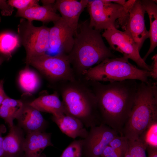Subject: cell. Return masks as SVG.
<instances>
[{
    "label": "cell",
    "mask_w": 157,
    "mask_h": 157,
    "mask_svg": "<svg viewBox=\"0 0 157 157\" xmlns=\"http://www.w3.org/2000/svg\"><path fill=\"white\" fill-rule=\"evenodd\" d=\"M6 60H8L6 57L1 55H0V66L2 63Z\"/></svg>",
    "instance_id": "8d00e7d4"
},
{
    "label": "cell",
    "mask_w": 157,
    "mask_h": 157,
    "mask_svg": "<svg viewBox=\"0 0 157 157\" xmlns=\"http://www.w3.org/2000/svg\"><path fill=\"white\" fill-rule=\"evenodd\" d=\"M1 17H0V22H1Z\"/></svg>",
    "instance_id": "f35d334b"
},
{
    "label": "cell",
    "mask_w": 157,
    "mask_h": 157,
    "mask_svg": "<svg viewBox=\"0 0 157 157\" xmlns=\"http://www.w3.org/2000/svg\"><path fill=\"white\" fill-rule=\"evenodd\" d=\"M3 81H0V106L4 100L8 97L5 93L3 87Z\"/></svg>",
    "instance_id": "836d02e7"
},
{
    "label": "cell",
    "mask_w": 157,
    "mask_h": 157,
    "mask_svg": "<svg viewBox=\"0 0 157 157\" xmlns=\"http://www.w3.org/2000/svg\"><path fill=\"white\" fill-rule=\"evenodd\" d=\"M156 122L157 82L151 80L141 81L138 83L133 104L121 135L128 140H135L146 129Z\"/></svg>",
    "instance_id": "277c9868"
},
{
    "label": "cell",
    "mask_w": 157,
    "mask_h": 157,
    "mask_svg": "<svg viewBox=\"0 0 157 157\" xmlns=\"http://www.w3.org/2000/svg\"><path fill=\"white\" fill-rule=\"evenodd\" d=\"M101 157H123L109 145L104 149Z\"/></svg>",
    "instance_id": "4dcf8cb0"
},
{
    "label": "cell",
    "mask_w": 157,
    "mask_h": 157,
    "mask_svg": "<svg viewBox=\"0 0 157 157\" xmlns=\"http://www.w3.org/2000/svg\"><path fill=\"white\" fill-rule=\"evenodd\" d=\"M0 10L3 15L10 16L12 14L14 9L6 0H0Z\"/></svg>",
    "instance_id": "f1b7e54d"
},
{
    "label": "cell",
    "mask_w": 157,
    "mask_h": 157,
    "mask_svg": "<svg viewBox=\"0 0 157 157\" xmlns=\"http://www.w3.org/2000/svg\"><path fill=\"white\" fill-rule=\"evenodd\" d=\"M109 145L124 157L127 149L128 140L123 135H118L111 141Z\"/></svg>",
    "instance_id": "4316f807"
},
{
    "label": "cell",
    "mask_w": 157,
    "mask_h": 157,
    "mask_svg": "<svg viewBox=\"0 0 157 157\" xmlns=\"http://www.w3.org/2000/svg\"><path fill=\"white\" fill-rule=\"evenodd\" d=\"M146 13L141 0H136L129 10L124 31L132 39L140 50L149 32L146 27L144 14Z\"/></svg>",
    "instance_id": "8fae6325"
},
{
    "label": "cell",
    "mask_w": 157,
    "mask_h": 157,
    "mask_svg": "<svg viewBox=\"0 0 157 157\" xmlns=\"http://www.w3.org/2000/svg\"><path fill=\"white\" fill-rule=\"evenodd\" d=\"M38 0H9L8 3L17 10H22L39 5Z\"/></svg>",
    "instance_id": "83f0119b"
},
{
    "label": "cell",
    "mask_w": 157,
    "mask_h": 157,
    "mask_svg": "<svg viewBox=\"0 0 157 157\" xmlns=\"http://www.w3.org/2000/svg\"><path fill=\"white\" fill-rule=\"evenodd\" d=\"M135 1L128 0L122 6L107 0H89L86 7L90 16V26L100 31L116 28L117 20V25L124 31L129 10Z\"/></svg>",
    "instance_id": "8992f818"
},
{
    "label": "cell",
    "mask_w": 157,
    "mask_h": 157,
    "mask_svg": "<svg viewBox=\"0 0 157 157\" xmlns=\"http://www.w3.org/2000/svg\"><path fill=\"white\" fill-rule=\"evenodd\" d=\"M20 44L17 34L10 31L0 33V55L3 56L9 59Z\"/></svg>",
    "instance_id": "603a6c76"
},
{
    "label": "cell",
    "mask_w": 157,
    "mask_h": 157,
    "mask_svg": "<svg viewBox=\"0 0 157 157\" xmlns=\"http://www.w3.org/2000/svg\"><path fill=\"white\" fill-rule=\"evenodd\" d=\"M57 10L55 3L48 5L34 6L22 10H17L15 17H21L28 21H41L43 24L53 22L61 18L56 13Z\"/></svg>",
    "instance_id": "9a60e30c"
},
{
    "label": "cell",
    "mask_w": 157,
    "mask_h": 157,
    "mask_svg": "<svg viewBox=\"0 0 157 157\" xmlns=\"http://www.w3.org/2000/svg\"><path fill=\"white\" fill-rule=\"evenodd\" d=\"M82 140H75L65 149L60 157H82Z\"/></svg>",
    "instance_id": "484cf974"
},
{
    "label": "cell",
    "mask_w": 157,
    "mask_h": 157,
    "mask_svg": "<svg viewBox=\"0 0 157 157\" xmlns=\"http://www.w3.org/2000/svg\"><path fill=\"white\" fill-rule=\"evenodd\" d=\"M89 0H57L55 5L62 19L70 28L76 31L80 16L86 7Z\"/></svg>",
    "instance_id": "4fadbf2b"
},
{
    "label": "cell",
    "mask_w": 157,
    "mask_h": 157,
    "mask_svg": "<svg viewBox=\"0 0 157 157\" xmlns=\"http://www.w3.org/2000/svg\"><path fill=\"white\" fill-rule=\"evenodd\" d=\"M74 39L72 48L67 55L76 78H83L94 65L115 57L106 45L100 31L90 27L88 20L78 24Z\"/></svg>",
    "instance_id": "7a4b0ae2"
},
{
    "label": "cell",
    "mask_w": 157,
    "mask_h": 157,
    "mask_svg": "<svg viewBox=\"0 0 157 157\" xmlns=\"http://www.w3.org/2000/svg\"><path fill=\"white\" fill-rule=\"evenodd\" d=\"M82 140V155L85 157H100L110 142L119 133L108 126L101 123L90 128Z\"/></svg>",
    "instance_id": "30bf717a"
},
{
    "label": "cell",
    "mask_w": 157,
    "mask_h": 157,
    "mask_svg": "<svg viewBox=\"0 0 157 157\" xmlns=\"http://www.w3.org/2000/svg\"><path fill=\"white\" fill-rule=\"evenodd\" d=\"M54 0H42L41 2L43 5H48L54 4L56 2Z\"/></svg>",
    "instance_id": "e575fe53"
},
{
    "label": "cell",
    "mask_w": 157,
    "mask_h": 157,
    "mask_svg": "<svg viewBox=\"0 0 157 157\" xmlns=\"http://www.w3.org/2000/svg\"><path fill=\"white\" fill-rule=\"evenodd\" d=\"M51 119L61 131L69 137L74 139L77 137L83 139L88 134V131L82 122L74 117L63 114L52 115Z\"/></svg>",
    "instance_id": "e0dca14e"
},
{
    "label": "cell",
    "mask_w": 157,
    "mask_h": 157,
    "mask_svg": "<svg viewBox=\"0 0 157 157\" xmlns=\"http://www.w3.org/2000/svg\"><path fill=\"white\" fill-rule=\"evenodd\" d=\"M24 104L20 100L11 98L8 96L0 106V117L9 127L14 125L13 121L17 119L23 108Z\"/></svg>",
    "instance_id": "44dd1931"
},
{
    "label": "cell",
    "mask_w": 157,
    "mask_h": 157,
    "mask_svg": "<svg viewBox=\"0 0 157 157\" xmlns=\"http://www.w3.org/2000/svg\"><path fill=\"white\" fill-rule=\"evenodd\" d=\"M123 56L106 58L87 70L83 78L87 81L100 82L130 79L147 82L150 76L149 71L138 68Z\"/></svg>",
    "instance_id": "5b68a950"
},
{
    "label": "cell",
    "mask_w": 157,
    "mask_h": 157,
    "mask_svg": "<svg viewBox=\"0 0 157 157\" xmlns=\"http://www.w3.org/2000/svg\"><path fill=\"white\" fill-rule=\"evenodd\" d=\"M53 23V26L49 29L48 51L67 55L72 48L76 31L69 26L61 18Z\"/></svg>",
    "instance_id": "7c38bea8"
},
{
    "label": "cell",
    "mask_w": 157,
    "mask_h": 157,
    "mask_svg": "<svg viewBox=\"0 0 157 157\" xmlns=\"http://www.w3.org/2000/svg\"><path fill=\"white\" fill-rule=\"evenodd\" d=\"M147 147L139 139L134 141L128 140L127 149L124 157H146Z\"/></svg>",
    "instance_id": "cb8c5ba5"
},
{
    "label": "cell",
    "mask_w": 157,
    "mask_h": 157,
    "mask_svg": "<svg viewBox=\"0 0 157 157\" xmlns=\"http://www.w3.org/2000/svg\"><path fill=\"white\" fill-rule=\"evenodd\" d=\"M31 65L50 81L55 83L76 78L67 55L59 53L54 56L46 53L33 58Z\"/></svg>",
    "instance_id": "ba28073f"
},
{
    "label": "cell",
    "mask_w": 157,
    "mask_h": 157,
    "mask_svg": "<svg viewBox=\"0 0 157 157\" xmlns=\"http://www.w3.org/2000/svg\"><path fill=\"white\" fill-rule=\"evenodd\" d=\"M141 1L148 15L150 22L149 32L150 44L148 51L142 58L145 61L157 46V5L156 1L143 0Z\"/></svg>",
    "instance_id": "ffe728a7"
},
{
    "label": "cell",
    "mask_w": 157,
    "mask_h": 157,
    "mask_svg": "<svg viewBox=\"0 0 157 157\" xmlns=\"http://www.w3.org/2000/svg\"><path fill=\"white\" fill-rule=\"evenodd\" d=\"M50 28L34 26L32 22L21 18L17 26V35L26 52V67L33 58L46 53L49 48Z\"/></svg>",
    "instance_id": "52a82bcc"
},
{
    "label": "cell",
    "mask_w": 157,
    "mask_h": 157,
    "mask_svg": "<svg viewBox=\"0 0 157 157\" xmlns=\"http://www.w3.org/2000/svg\"><path fill=\"white\" fill-rule=\"evenodd\" d=\"M40 157H46L44 155H41Z\"/></svg>",
    "instance_id": "74e56055"
},
{
    "label": "cell",
    "mask_w": 157,
    "mask_h": 157,
    "mask_svg": "<svg viewBox=\"0 0 157 157\" xmlns=\"http://www.w3.org/2000/svg\"><path fill=\"white\" fill-rule=\"evenodd\" d=\"M6 131V126L3 124L0 125V157H4V151L3 148V137L2 135Z\"/></svg>",
    "instance_id": "1f68e13d"
},
{
    "label": "cell",
    "mask_w": 157,
    "mask_h": 157,
    "mask_svg": "<svg viewBox=\"0 0 157 157\" xmlns=\"http://www.w3.org/2000/svg\"><path fill=\"white\" fill-rule=\"evenodd\" d=\"M87 81L96 98L101 124L108 126L121 135L135 98L138 84L136 80H127L106 84Z\"/></svg>",
    "instance_id": "6da1fadb"
},
{
    "label": "cell",
    "mask_w": 157,
    "mask_h": 157,
    "mask_svg": "<svg viewBox=\"0 0 157 157\" xmlns=\"http://www.w3.org/2000/svg\"><path fill=\"white\" fill-rule=\"evenodd\" d=\"M157 122L152 124L140 135V139L147 146L157 147Z\"/></svg>",
    "instance_id": "d4e9b609"
},
{
    "label": "cell",
    "mask_w": 157,
    "mask_h": 157,
    "mask_svg": "<svg viewBox=\"0 0 157 157\" xmlns=\"http://www.w3.org/2000/svg\"><path fill=\"white\" fill-rule=\"evenodd\" d=\"M101 35L108 42L110 49L122 53L123 56L133 60L142 69L150 71L151 65L143 60L137 45L124 31L113 27L105 30Z\"/></svg>",
    "instance_id": "9c48e42d"
},
{
    "label": "cell",
    "mask_w": 157,
    "mask_h": 157,
    "mask_svg": "<svg viewBox=\"0 0 157 157\" xmlns=\"http://www.w3.org/2000/svg\"><path fill=\"white\" fill-rule=\"evenodd\" d=\"M51 138V133L44 131L27 133L23 148L25 157H40L46 147L53 146Z\"/></svg>",
    "instance_id": "2e32d148"
},
{
    "label": "cell",
    "mask_w": 157,
    "mask_h": 157,
    "mask_svg": "<svg viewBox=\"0 0 157 157\" xmlns=\"http://www.w3.org/2000/svg\"><path fill=\"white\" fill-rule=\"evenodd\" d=\"M40 112L57 116L65 114L64 106L56 91L50 94L41 96L29 103Z\"/></svg>",
    "instance_id": "ac0fdd59"
},
{
    "label": "cell",
    "mask_w": 157,
    "mask_h": 157,
    "mask_svg": "<svg viewBox=\"0 0 157 157\" xmlns=\"http://www.w3.org/2000/svg\"><path fill=\"white\" fill-rule=\"evenodd\" d=\"M146 150L148 153V157H157V147L147 146Z\"/></svg>",
    "instance_id": "d6a6232c"
},
{
    "label": "cell",
    "mask_w": 157,
    "mask_h": 157,
    "mask_svg": "<svg viewBox=\"0 0 157 157\" xmlns=\"http://www.w3.org/2000/svg\"><path fill=\"white\" fill-rule=\"evenodd\" d=\"M23 130L14 125L7 135L3 137L4 157H16L23 151L25 140Z\"/></svg>",
    "instance_id": "d6986e66"
},
{
    "label": "cell",
    "mask_w": 157,
    "mask_h": 157,
    "mask_svg": "<svg viewBox=\"0 0 157 157\" xmlns=\"http://www.w3.org/2000/svg\"><path fill=\"white\" fill-rule=\"evenodd\" d=\"M18 82L22 89L28 94H31L36 92L41 84L40 79L38 74L29 67H26L24 69L20 71Z\"/></svg>",
    "instance_id": "7402d4cb"
},
{
    "label": "cell",
    "mask_w": 157,
    "mask_h": 157,
    "mask_svg": "<svg viewBox=\"0 0 157 157\" xmlns=\"http://www.w3.org/2000/svg\"><path fill=\"white\" fill-rule=\"evenodd\" d=\"M107 1L108 2L117 3L122 6L124 5L126 2V1L125 0H107Z\"/></svg>",
    "instance_id": "d590c367"
},
{
    "label": "cell",
    "mask_w": 157,
    "mask_h": 157,
    "mask_svg": "<svg viewBox=\"0 0 157 157\" xmlns=\"http://www.w3.org/2000/svg\"><path fill=\"white\" fill-rule=\"evenodd\" d=\"M62 99L65 114L80 120L86 128L101 124L96 98L88 81L82 78L56 83Z\"/></svg>",
    "instance_id": "3957f363"
},
{
    "label": "cell",
    "mask_w": 157,
    "mask_h": 157,
    "mask_svg": "<svg viewBox=\"0 0 157 157\" xmlns=\"http://www.w3.org/2000/svg\"><path fill=\"white\" fill-rule=\"evenodd\" d=\"M17 119L18 126L27 134L44 131L48 125L40 112L29 103L24 104L22 110Z\"/></svg>",
    "instance_id": "5bb4252c"
},
{
    "label": "cell",
    "mask_w": 157,
    "mask_h": 157,
    "mask_svg": "<svg viewBox=\"0 0 157 157\" xmlns=\"http://www.w3.org/2000/svg\"><path fill=\"white\" fill-rule=\"evenodd\" d=\"M153 61L151 65V69L149 71L150 77L152 78L156 81L157 80V55L155 54L152 58Z\"/></svg>",
    "instance_id": "f546056e"
}]
</instances>
